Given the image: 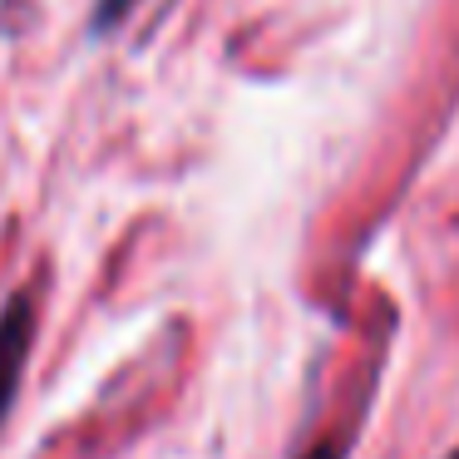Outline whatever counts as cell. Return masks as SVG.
I'll use <instances>...</instances> for the list:
<instances>
[{
	"mask_svg": "<svg viewBox=\"0 0 459 459\" xmlns=\"http://www.w3.org/2000/svg\"><path fill=\"white\" fill-rule=\"evenodd\" d=\"M30 346H35V297L30 291H15L5 301V311H0V425H5L15 395H21Z\"/></svg>",
	"mask_w": 459,
	"mask_h": 459,
	"instance_id": "1",
	"label": "cell"
},
{
	"mask_svg": "<svg viewBox=\"0 0 459 459\" xmlns=\"http://www.w3.org/2000/svg\"><path fill=\"white\" fill-rule=\"evenodd\" d=\"M134 5H139V0H100V5H94V21H90V30H94V35H109L114 25H119L124 15L134 11Z\"/></svg>",
	"mask_w": 459,
	"mask_h": 459,
	"instance_id": "2",
	"label": "cell"
},
{
	"mask_svg": "<svg viewBox=\"0 0 459 459\" xmlns=\"http://www.w3.org/2000/svg\"><path fill=\"white\" fill-rule=\"evenodd\" d=\"M301 459H346V439H321V445Z\"/></svg>",
	"mask_w": 459,
	"mask_h": 459,
	"instance_id": "3",
	"label": "cell"
},
{
	"mask_svg": "<svg viewBox=\"0 0 459 459\" xmlns=\"http://www.w3.org/2000/svg\"><path fill=\"white\" fill-rule=\"evenodd\" d=\"M449 459H459V449H455V455H449Z\"/></svg>",
	"mask_w": 459,
	"mask_h": 459,
	"instance_id": "4",
	"label": "cell"
}]
</instances>
